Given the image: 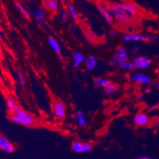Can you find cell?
I'll list each match as a JSON object with an SVG mask.
<instances>
[{
    "label": "cell",
    "instance_id": "obj_1",
    "mask_svg": "<svg viewBox=\"0 0 159 159\" xmlns=\"http://www.w3.org/2000/svg\"><path fill=\"white\" fill-rule=\"evenodd\" d=\"M157 39V37L154 34H146L143 35L140 33H127L123 37V40L124 42H152Z\"/></svg>",
    "mask_w": 159,
    "mask_h": 159
},
{
    "label": "cell",
    "instance_id": "obj_2",
    "mask_svg": "<svg viewBox=\"0 0 159 159\" xmlns=\"http://www.w3.org/2000/svg\"><path fill=\"white\" fill-rule=\"evenodd\" d=\"M107 7L111 12L112 15L113 16L114 19L116 20L117 21L124 23L129 20L130 16L116 4H110V5L107 6Z\"/></svg>",
    "mask_w": 159,
    "mask_h": 159
},
{
    "label": "cell",
    "instance_id": "obj_3",
    "mask_svg": "<svg viewBox=\"0 0 159 159\" xmlns=\"http://www.w3.org/2000/svg\"><path fill=\"white\" fill-rule=\"evenodd\" d=\"M52 112L56 119L63 120L66 115V105L62 101L55 100L52 103Z\"/></svg>",
    "mask_w": 159,
    "mask_h": 159
},
{
    "label": "cell",
    "instance_id": "obj_4",
    "mask_svg": "<svg viewBox=\"0 0 159 159\" xmlns=\"http://www.w3.org/2000/svg\"><path fill=\"white\" fill-rule=\"evenodd\" d=\"M129 79L133 83L139 85H150L152 79L150 76L141 71H135L129 75Z\"/></svg>",
    "mask_w": 159,
    "mask_h": 159
},
{
    "label": "cell",
    "instance_id": "obj_5",
    "mask_svg": "<svg viewBox=\"0 0 159 159\" xmlns=\"http://www.w3.org/2000/svg\"><path fill=\"white\" fill-rule=\"evenodd\" d=\"M10 118L15 124H20V125H22V126L25 127H31L33 125H34L36 123L35 119H34V117L33 116L30 117L20 116L16 115L14 112H12V114L10 116Z\"/></svg>",
    "mask_w": 159,
    "mask_h": 159
},
{
    "label": "cell",
    "instance_id": "obj_6",
    "mask_svg": "<svg viewBox=\"0 0 159 159\" xmlns=\"http://www.w3.org/2000/svg\"><path fill=\"white\" fill-rule=\"evenodd\" d=\"M132 62L136 70H144L151 65V60L147 56H137Z\"/></svg>",
    "mask_w": 159,
    "mask_h": 159
},
{
    "label": "cell",
    "instance_id": "obj_7",
    "mask_svg": "<svg viewBox=\"0 0 159 159\" xmlns=\"http://www.w3.org/2000/svg\"><path fill=\"white\" fill-rule=\"evenodd\" d=\"M71 149L76 154L89 153L92 150V145L88 142L75 141L71 145Z\"/></svg>",
    "mask_w": 159,
    "mask_h": 159
},
{
    "label": "cell",
    "instance_id": "obj_8",
    "mask_svg": "<svg viewBox=\"0 0 159 159\" xmlns=\"http://www.w3.org/2000/svg\"><path fill=\"white\" fill-rule=\"evenodd\" d=\"M116 5L118 6L120 8L123 10L125 13L129 16H135L139 11L138 6L132 2H117Z\"/></svg>",
    "mask_w": 159,
    "mask_h": 159
},
{
    "label": "cell",
    "instance_id": "obj_9",
    "mask_svg": "<svg viewBox=\"0 0 159 159\" xmlns=\"http://www.w3.org/2000/svg\"><path fill=\"white\" fill-rule=\"evenodd\" d=\"M31 14L39 26H44V21H45V13L44 10L40 7H34L32 9Z\"/></svg>",
    "mask_w": 159,
    "mask_h": 159
},
{
    "label": "cell",
    "instance_id": "obj_10",
    "mask_svg": "<svg viewBox=\"0 0 159 159\" xmlns=\"http://www.w3.org/2000/svg\"><path fill=\"white\" fill-rule=\"evenodd\" d=\"M97 7H98L100 13H101L102 15L103 16V18H105V21H106L108 24H112L114 21V18L113 16L112 15V14H111L110 11H109V10L108 9V7H107L105 4H103V2H97Z\"/></svg>",
    "mask_w": 159,
    "mask_h": 159
},
{
    "label": "cell",
    "instance_id": "obj_11",
    "mask_svg": "<svg viewBox=\"0 0 159 159\" xmlns=\"http://www.w3.org/2000/svg\"><path fill=\"white\" fill-rule=\"evenodd\" d=\"M0 150L8 154H12L14 152L15 148L12 143H11L7 137L4 135H0Z\"/></svg>",
    "mask_w": 159,
    "mask_h": 159
},
{
    "label": "cell",
    "instance_id": "obj_12",
    "mask_svg": "<svg viewBox=\"0 0 159 159\" xmlns=\"http://www.w3.org/2000/svg\"><path fill=\"white\" fill-rule=\"evenodd\" d=\"M113 58L117 63L123 61V60H127L129 59V53L125 48L120 46V47H118L116 48Z\"/></svg>",
    "mask_w": 159,
    "mask_h": 159
},
{
    "label": "cell",
    "instance_id": "obj_13",
    "mask_svg": "<svg viewBox=\"0 0 159 159\" xmlns=\"http://www.w3.org/2000/svg\"><path fill=\"white\" fill-rule=\"evenodd\" d=\"M150 121L148 115L144 112H139L134 117V123L136 126L143 127L147 125Z\"/></svg>",
    "mask_w": 159,
    "mask_h": 159
},
{
    "label": "cell",
    "instance_id": "obj_14",
    "mask_svg": "<svg viewBox=\"0 0 159 159\" xmlns=\"http://www.w3.org/2000/svg\"><path fill=\"white\" fill-rule=\"evenodd\" d=\"M43 7L53 14H56L59 11L58 0H44L43 1Z\"/></svg>",
    "mask_w": 159,
    "mask_h": 159
},
{
    "label": "cell",
    "instance_id": "obj_15",
    "mask_svg": "<svg viewBox=\"0 0 159 159\" xmlns=\"http://www.w3.org/2000/svg\"><path fill=\"white\" fill-rule=\"evenodd\" d=\"M85 67L88 70H93L97 68L98 64V58L94 56H89L84 61Z\"/></svg>",
    "mask_w": 159,
    "mask_h": 159
},
{
    "label": "cell",
    "instance_id": "obj_16",
    "mask_svg": "<svg viewBox=\"0 0 159 159\" xmlns=\"http://www.w3.org/2000/svg\"><path fill=\"white\" fill-rule=\"evenodd\" d=\"M48 44H49V46L51 47V48L52 49L53 51L56 53L58 57L60 58V59H61L62 58L61 48H60V44L58 43L57 40L52 37H49V38L48 39Z\"/></svg>",
    "mask_w": 159,
    "mask_h": 159
},
{
    "label": "cell",
    "instance_id": "obj_17",
    "mask_svg": "<svg viewBox=\"0 0 159 159\" xmlns=\"http://www.w3.org/2000/svg\"><path fill=\"white\" fill-rule=\"evenodd\" d=\"M72 58H73V65L75 67H79L82 63H84L86 60L84 54L81 52H75L72 54Z\"/></svg>",
    "mask_w": 159,
    "mask_h": 159
},
{
    "label": "cell",
    "instance_id": "obj_18",
    "mask_svg": "<svg viewBox=\"0 0 159 159\" xmlns=\"http://www.w3.org/2000/svg\"><path fill=\"white\" fill-rule=\"evenodd\" d=\"M75 120H76V123L81 128H85L87 125V120L86 118V116L81 111H79L75 113Z\"/></svg>",
    "mask_w": 159,
    "mask_h": 159
},
{
    "label": "cell",
    "instance_id": "obj_19",
    "mask_svg": "<svg viewBox=\"0 0 159 159\" xmlns=\"http://www.w3.org/2000/svg\"><path fill=\"white\" fill-rule=\"evenodd\" d=\"M118 67L121 70H124V71H132L134 70V64L133 62L130 61V60H123V61L118 62L117 63Z\"/></svg>",
    "mask_w": 159,
    "mask_h": 159
},
{
    "label": "cell",
    "instance_id": "obj_20",
    "mask_svg": "<svg viewBox=\"0 0 159 159\" xmlns=\"http://www.w3.org/2000/svg\"><path fill=\"white\" fill-rule=\"evenodd\" d=\"M66 11L68 12L69 16H70L71 19L74 21H77L78 18H79V14H78L77 10L74 6V4H72L71 2H67L66 4Z\"/></svg>",
    "mask_w": 159,
    "mask_h": 159
},
{
    "label": "cell",
    "instance_id": "obj_21",
    "mask_svg": "<svg viewBox=\"0 0 159 159\" xmlns=\"http://www.w3.org/2000/svg\"><path fill=\"white\" fill-rule=\"evenodd\" d=\"M15 5H16V7H17V8L18 9V11L21 12V14L24 16L25 18L28 20L31 19V16H30V12H29L28 10H27L26 8H25V7L23 6L22 3H21L20 2L17 1V2H15Z\"/></svg>",
    "mask_w": 159,
    "mask_h": 159
},
{
    "label": "cell",
    "instance_id": "obj_22",
    "mask_svg": "<svg viewBox=\"0 0 159 159\" xmlns=\"http://www.w3.org/2000/svg\"><path fill=\"white\" fill-rule=\"evenodd\" d=\"M104 89V92H105V94L107 95H112L116 93L118 89V86H117L116 83L111 82L108 86H105Z\"/></svg>",
    "mask_w": 159,
    "mask_h": 159
},
{
    "label": "cell",
    "instance_id": "obj_23",
    "mask_svg": "<svg viewBox=\"0 0 159 159\" xmlns=\"http://www.w3.org/2000/svg\"><path fill=\"white\" fill-rule=\"evenodd\" d=\"M111 82V80L108 78H104V77H98L95 79V84L98 86V87L105 88V86H108Z\"/></svg>",
    "mask_w": 159,
    "mask_h": 159
},
{
    "label": "cell",
    "instance_id": "obj_24",
    "mask_svg": "<svg viewBox=\"0 0 159 159\" xmlns=\"http://www.w3.org/2000/svg\"><path fill=\"white\" fill-rule=\"evenodd\" d=\"M85 32V36H86V38L89 40V42H95L97 40H98V37L93 32V30H91L90 29L86 27L84 30Z\"/></svg>",
    "mask_w": 159,
    "mask_h": 159
},
{
    "label": "cell",
    "instance_id": "obj_25",
    "mask_svg": "<svg viewBox=\"0 0 159 159\" xmlns=\"http://www.w3.org/2000/svg\"><path fill=\"white\" fill-rule=\"evenodd\" d=\"M6 104H7V107L8 111L11 112H13L14 111V109L17 107L16 105L15 101L14 100V98L11 96H7V99H6Z\"/></svg>",
    "mask_w": 159,
    "mask_h": 159
},
{
    "label": "cell",
    "instance_id": "obj_26",
    "mask_svg": "<svg viewBox=\"0 0 159 159\" xmlns=\"http://www.w3.org/2000/svg\"><path fill=\"white\" fill-rule=\"evenodd\" d=\"M17 78H18V82H19L21 87V88L25 87L26 80H25V78L24 75H23V73L21 71V70H18V71H17Z\"/></svg>",
    "mask_w": 159,
    "mask_h": 159
},
{
    "label": "cell",
    "instance_id": "obj_27",
    "mask_svg": "<svg viewBox=\"0 0 159 159\" xmlns=\"http://www.w3.org/2000/svg\"><path fill=\"white\" fill-rule=\"evenodd\" d=\"M68 17H69V14L68 12L66 11V10H62L61 12H60V21L62 22H66L68 19Z\"/></svg>",
    "mask_w": 159,
    "mask_h": 159
},
{
    "label": "cell",
    "instance_id": "obj_28",
    "mask_svg": "<svg viewBox=\"0 0 159 159\" xmlns=\"http://www.w3.org/2000/svg\"><path fill=\"white\" fill-rule=\"evenodd\" d=\"M117 62L116 61V60L115 59H114L113 57L112 58H111L110 60H109V61H108V64H109V66H116L117 65Z\"/></svg>",
    "mask_w": 159,
    "mask_h": 159
},
{
    "label": "cell",
    "instance_id": "obj_29",
    "mask_svg": "<svg viewBox=\"0 0 159 159\" xmlns=\"http://www.w3.org/2000/svg\"><path fill=\"white\" fill-rule=\"evenodd\" d=\"M139 50H140V48L139 47V46H133V47L131 48V52L134 53V54L138 53L139 52Z\"/></svg>",
    "mask_w": 159,
    "mask_h": 159
},
{
    "label": "cell",
    "instance_id": "obj_30",
    "mask_svg": "<svg viewBox=\"0 0 159 159\" xmlns=\"http://www.w3.org/2000/svg\"><path fill=\"white\" fill-rule=\"evenodd\" d=\"M158 107H159L158 105H153V106L150 107V112H153V111L157 110V109H158Z\"/></svg>",
    "mask_w": 159,
    "mask_h": 159
},
{
    "label": "cell",
    "instance_id": "obj_31",
    "mask_svg": "<svg viewBox=\"0 0 159 159\" xmlns=\"http://www.w3.org/2000/svg\"><path fill=\"white\" fill-rule=\"evenodd\" d=\"M109 37H110L111 39H114L115 37H116V32H110L109 33Z\"/></svg>",
    "mask_w": 159,
    "mask_h": 159
},
{
    "label": "cell",
    "instance_id": "obj_32",
    "mask_svg": "<svg viewBox=\"0 0 159 159\" xmlns=\"http://www.w3.org/2000/svg\"><path fill=\"white\" fill-rule=\"evenodd\" d=\"M154 86H155L156 88L159 90V81H156V82H154Z\"/></svg>",
    "mask_w": 159,
    "mask_h": 159
},
{
    "label": "cell",
    "instance_id": "obj_33",
    "mask_svg": "<svg viewBox=\"0 0 159 159\" xmlns=\"http://www.w3.org/2000/svg\"><path fill=\"white\" fill-rule=\"evenodd\" d=\"M151 91H152V89H150V87H148L147 89H146L145 92H146V93H151Z\"/></svg>",
    "mask_w": 159,
    "mask_h": 159
},
{
    "label": "cell",
    "instance_id": "obj_34",
    "mask_svg": "<svg viewBox=\"0 0 159 159\" xmlns=\"http://www.w3.org/2000/svg\"><path fill=\"white\" fill-rule=\"evenodd\" d=\"M154 125L155 127H159V120H156L154 122Z\"/></svg>",
    "mask_w": 159,
    "mask_h": 159
},
{
    "label": "cell",
    "instance_id": "obj_35",
    "mask_svg": "<svg viewBox=\"0 0 159 159\" xmlns=\"http://www.w3.org/2000/svg\"><path fill=\"white\" fill-rule=\"evenodd\" d=\"M139 159H150V157H139Z\"/></svg>",
    "mask_w": 159,
    "mask_h": 159
},
{
    "label": "cell",
    "instance_id": "obj_36",
    "mask_svg": "<svg viewBox=\"0 0 159 159\" xmlns=\"http://www.w3.org/2000/svg\"><path fill=\"white\" fill-rule=\"evenodd\" d=\"M2 37V32H1V30H0V39Z\"/></svg>",
    "mask_w": 159,
    "mask_h": 159
},
{
    "label": "cell",
    "instance_id": "obj_37",
    "mask_svg": "<svg viewBox=\"0 0 159 159\" xmlns=\"http://www.w3.org/2000/svg\"><path fill=\"white\" fill-rule=\"evenodd\" d=\"M0 62H1V55H0Z\"/></svg>",
    "mask_w": 159,
    "mask_h": 159
}]
</instances>
